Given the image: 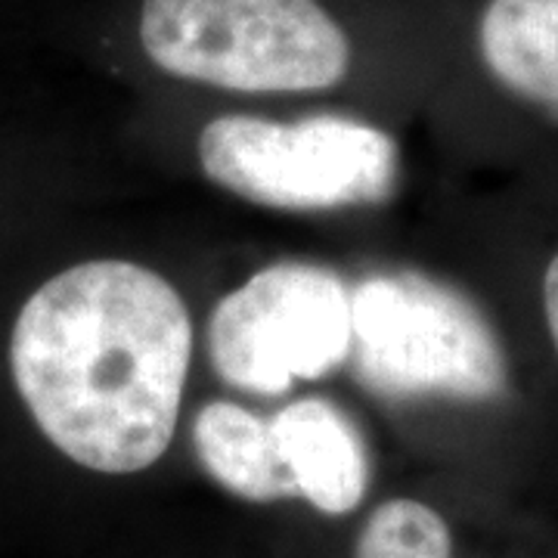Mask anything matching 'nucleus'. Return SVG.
Wrapping results in <instances>:
<instances>
[{"label":"nucleus","instance_id":"6e6552de","mask_svg":"<svg viewBox=\"0 0 558 558\" xmlns=\"http://www.w3.org/2000/svg\"><path fill=\"white\" fill-rule=\"evenodd\" d=\"M193 444L202 469L233 497L277 502L299 497V487L279 457L270 422L240 403L211 400L193 422Z\"/></svg>","mask_w":558,"mask_h":558},{"label":"nucleus","instance_id":"39448f33","mask_svg":"<svg viewBox=\"0 0 558 558\" xmlns=\"http://www.w3.org/2000/svg\"><path fill=\"white\" fill-rule=\"evenodd\" d=\"M351 289L336 270L304 260L258 270L208 319V357L220 381L264 398L329 376L351 360Z\"/></svg>","mask_w":558,"mask_h":558},{"label":"nucleus","instance_id":"423d86ee","mask_svg":"<svg viewBox=\"0 0 558 558\" xmlns=\"http://www.w3.org/2000/svg\"><path fill=\"white\" fill-rule=\"evenodd\" d=\"M279 457L307 499L323 515L354 512L369 484L366 444L351 416L326 398H301L270 418Z\"/></svg>","mask_w":558,"mask_h":558},{"label":"nucleus","instance_id":"0eeeda50","mask_svg":"<svg viewBox=\"0 0 558 558\" xmlns=\"http://www.w3.org/2000/svg\"><path fill=\"white\" fill-rule=\"evenodd\" d=\"M472 53L502 94L558 116V0H478Z\"/></svg>","mask_w":558,"mask_h":558},{"label":"nucleus","instance_id":"7ed1b4c3","mask_svg":"<svg viewBox=\"0 0 558 558\" xmlns=\"http://www.w3.org/2000/svg\"><path fill=\"white\" fill-rule=\"evenodd\" d=\"M357 376L381 398L494 400L509 388L502 341L481 307L416 270L351 289Z\"/></svg>","mask_w":558,"mask_h":558},{"label":"nucleus","instance_id":"1a4fd4ad","mask_svg":"<svg viewBox=\"0 0 558 558\" xmlns=\"http://www.w3.org/2000/svg\"><path fill=\"white\" fill-rule=\"evenodd\" d=\"M357 558H453V537L432 506L388 499L363 524Z\"/></svg>","mask_w":558,"mask_h":558},{"label":"nucleus","instance_id":"20e7f679","mask_svg":"<svg viewBox=\"0 0 558 558\" xmlns=\"http://www.w3.org/2000/svg\"><path fill=\"white\" fill-rule=\"evenodd\" d=\"M199 165L220 190L260 208L336 211L388 199L400 156L381 128L348 116H220L202 128Z\"/></svg>","mask_w":558,"mask_h":558},{"label":"nucleus","instance_id":"f257e3e1","mask_svg":"<svg viewBox=\"0 0 558 558\" xmlns=\"http://www.w3.org/2000/svg\"><path fill=\"white\" fill-rule=\"evenodd\" d=\"M190 360L186 301L134 260H84L47 279L10 336V373L35 425L102 475H134L165 457Z\"/></svg>","mask_w":558,"mask_h":558},{"label":"nucleus","instance_id":"f03ea898","mask_svg":"<svg viewBox=\"0 0 558 558\" xmlns=\"http://www.w3.org/2000/svg\"><path fill=\"white\" fill-rule=\"evenodd\" d=\"M134 47L165 78L223 94H326L357 69L329 0H137Z\"/></svg>","mask_w":558,"mask_h":558},{"label":"nucleus","instance_id":"9d476101","mask_svg":"<svg viewBox=\"0 0 558 558\" xmlns=\"http://www.w3.org/2000/svg\"><path fill=\"white\" fill-rule=\"evenodd\" d=\"M543 314H546L549 339L556 344L558 354V255L549 260V267L543 274Z\"/></svg>","mask_w":558,"mask_h":558}]
</instances>
